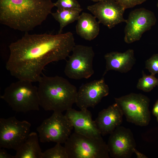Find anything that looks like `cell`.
Segmentation results:
<instances>
[{
  "instance_id": "cell-1",
  "label": "cell",
  "mask_w": 158,
  "mask_h": 158,
  "mask_svg": "<svg viewBox=\"0 0 158 158\" xmlns=\"http://www.w3.org/2000/svg\"><path fill=\"white\" fill-rule=\"evenodd\" d=\"M75 45L70 32L56 35L26 32L9 45L6 67L18 80L38 82L44 67L50 63L65 60Z\"/></svg>"
},
{
  "instance_id": "cell-2",
  "label": "cell",
  "mask_w": 158,
  "mask_h": 158,
  "mask_svg": "<svg viewBox=\"0 0 158 158\" xmlns=\"http://www.w3.org/2000/svg\"><path fill=\"white\" fill-rule=\"evenodd\" d=\"M54 6L51 0H0V22L28 32L41 25Z\"/></svg>"
},
{
  "instance_id": "cell-3",
  "label": "cell",
  "mask_w": 158,
  "mask_h": 158,
  "mask_svg": "<svg viewBox=\"0 0 158 158\" xmlns=\"http://www.w3.org/2000/svg\"><path fill=\"white\" fill-rule=\"evenodd\" d=\"M38 82L40 105L45 111L62 113L75 103L78 90L66 79L44 75Z\"/></svg>"
},
{
  "instance_id": "cell-4",
  "label": "cell",
  "mask_w": 158,
  "mask_h": 158,
  "mask_svg": "<svg viewBox=\"0 0 158 158\" xmlns=\"http://www.w3.org/2000/svg\"><path fill=\"white\" fill-rule=\"evenodd\" d=\"M18 80L5 89L0 98L17 112L39 111L40 105L37 87L30 81Z\"/></svg>"
},
{
  "instance_id": "cell-5",
  "label": "cell",
  "mask_w": 158,
  "mask_h": 158,
  "mask_svg": "<svg viewBox=\"0 0 158 158\" xmlns=\"http://www.w3.org/2000/svg\"><path fill=\"white\" fill-rule=\"evenodd\" d=\"M68 158H109L107 144L102 137L92 138L75 132L64 143Z\"/></svg>"
},
{
  "instance_id": "cell-6",
  "label": "cell",
  "mask_w": 158,
  "mask_h": 158,
  "mask_svg": "<svg viewBox=\"0 0 158 158\" xmlns=\"http://www.w3.org/2000/svg\"><path fill=\"white\" fill-rule=\"evenodd\" d=\"M114 100L128 122L141 126L149 124L151 119L150 99L147 96L140 93H130L115 98Z\"/></svg>"
},
{
  "instance_id": "cell-7",
  "label": "cell",
  "mask_w": 158,
  "mask_h": 158,
  "mask_svg": "<svg viewBox=\"0 0 158 158\" xmlns=\"http://www.w3.org/2000/svg\"><path fill=\"white\" fill-rule=\"evenodd\" d=\"M72 52L65 67V75L75 80L91 77L94 73L93 61L95 54L92 47L75 45Z\"/></svg>"
},
{
  "instance_id": "cell-8",
  "label": "cell",
  "mask_w": 158,
  "mask_h": 158,
  "mask_svg": "<svg viewBox=\"0 0 158 158\" xmlns=\"http://www.w3.org/2000/svg\"><path fill=\"white\" fill-rule=\"evenodd\" d=\"M72 123L62 112H53L49 117L44 120L36 130L40 141L64 143L71 134Z\"/></svg>"
},
{
  "instance_id": "cell-9",
  "label": "cell",
  "mask_w": 158,
  "mask_h": 158,
  "mask_svg": "<svg viewBox=\"0 0 158 158\" xmlns=\"http://www.w3.org/2000/svg\"><path fill=\"white\" fill-rule=\"evenodd\" d=\"M31 125L15 116L0 118V147L17 151L30 133Z\"/></svg>"
},
{
  "instance_id": "cell-10",
  "label": "cell",
  "mask_w": 158,
  "mask_h": 158,
  "mask_svg": "<svg viewBox=\"0 0 158 158\" xmlns=\"http://www.w3.org/2000/svg\"><path fill=\"white\" fill-rule=\"evenodd\" d=\"M156 22L154 13L144 8L132 11L126 20L124 41L129 44L139 40L142 34L150 30Z\"/></svg>"
},
{
  "instance_id": "cell-11",
  "label": "cell",
  "mask_w": 158,
  "mask_h": 158,
  "mask_svg": "<svg viewBox=\"0 0 158 158\" xmlns=\"http://www.w3.org/2000/svg\"><path fill=\"white\" fill-rule=\"evenodd\" d=\"M110 135L107 144L110 156L114 158L131 157L136 145L131 130L119 126Z\"/></svg>"
},
{
  "instance_id": "cell-12",
  "label": "cell",
  "mask_w": 158,
  "mask_h": 158,
  "mask_svg": "<svg viewBox=\"0 0 158 158\" xmlns=\"http://www.w3.org/2000/svg\"><path fill=\"white\" fill-rule=\"evenodd\" d=\"M87 9L100 23L110 29L126 21L123 17L125 9L114 0H102L88 6Z\"/></svg>"
},
{
  "instance_id": "cell-13",
  "label": "cell",
  "mask_w": 158,
  "mask_h": 158,
  "mask_svg": "<svg viewBox=\"0 0 158 158\" xmlns=\"http://www.w3.org/2000/svg\"><path fill=\"white\" fill-rule=\"evenodd\" d=\"M109 93V87L102 77L81 85L77 91L75 104L81 110L94 108Z\"/></svg>"
},
{
  "instance_id": "cell-14",
  "label": "cell",
  "mask_w": 158,
  "mask_h": 158,
  "mask_svg": "<svg viewBox=\"0 0 158 158\" xmlns=\"http://www.w3.org/2000/svg\"><path fill=\"white\" fill-rule=\"evenodd\" d=\"M65 115L72 123L74 132L90 137H102L91 112L87 109L78 111L71 108L66 111Z\"/></svg>"
},
{
  "instance_id": "cell-15",
  "label": "cell",
  "mask_w": 158,
  "mask_h": 158,
  "mask_svg": "<svg viewBox=\"0 0 158 158\" xmlns=\"http://www.w3.org/2000/svg\"><path fill=\"white\" fill-rule=\"evenodd\" d=\"M123 115L121 108L115 102L99 112L95 121L101 135L110 134L120 126Z\"/></svg>"
},
{
  "instance_id": "cell-16",
  "label": "cell",
  "mask_w": 158,
  "mask_h": 158,
  "mask_svg": "<svg viewBox=\"0 0 158 158\" xmlns=\"http://www.w3.org/2000/svg\"><path fill=\"white\" fill-rule=\"evenodd\" d=\"M104 58L106 66L103 76L110 70L127 73L132 69L135 61L134 51L131 49L123 53L112 51L107 53L104 55Z\"/></svg>"
},
{
  "instance_id": "cell-17",
  "label": "cell",
  "mask_w": 158,
  "mask_h": 158,
  "mask_svg": "<svg viewBox=\"0 0 158 158\" xmlns=\"http://www.w3.org/2000/svg\"><path fill=\"white\" fill-rule=\"evenodd\" d=\"M95 16L86 12L80 15L76 26L77 34L82 38L88 41L95 39L99 35L100 23L97 21Z\"/></svg>"
},
{
  "instance_id": "cell-18",
  "label": "cell",
  "mask_w": 158,
  "mask_h": 158,
  "mask_svg": "<svg viewBox=\"0 0 158 158\" xmlns=\"http://www.w3.org/2000/svg\"><path fill=\"white\" fill-rule=\"evenodd\" d=\"M16 151L14 158H42V152L37 134L35 132L30 133L26 140Z\"/></svg>"
},
{
  "instance_id": "cell-19",
  "label": "cell",
  "mask_w": 158,
  "mask_h": 158,
  "mask_svg": "<svg viewBox=\"0 0 158 158\" xmlns=\"http://www.w3.org/2000/svg\"><path fill=\"white\" fill-rule=\"evenodd\" d=\"M82 10L58 9L51 14L60 25L59 33H61L63 28L68 24L77 20Z\"/></svg>"
},
{
  "instance_id": "cell-20",
  "label": "cell",
  "mask_w": 158,
  "mask_h": 158,
  "mask_svg": "<svg viewBox=\"0 0 158 158\" xmlns=\"http://www.w3.org/2000/svg\"><path fill=\"white\" fill-rule=\"evenodd\" d=\"M158 86V79L154 75H147L142 71V77L138 80L137 87L144 92L150 91L154 87Z\"/></svg>"
},
{
  "instance_id": "cell-21",
  "label": "cell",
  "mask_w": 158,
  "mask_h": 158,
  "mask_svg": "<svg viewBox=\"0 0 158 158\" xmlns=\"http://www.w3.org/2000/svg\"><path fill=\"white\" fill-rule=\"evenodd\" d=\"M42 158H68V156L65 147L56 143L53 147L42 152Z\"/></svg>"
},
{
  "instance_id": "cell-22",
  "label": "cell",
  "mask_w": 158,
  "mask_h": 158,
  "mask_svg": "<svg viewBox=\"0 0 158 158\" xmlns=\"http://www.w3.org/2000/svg\"><path fill=\"white\" fill-rule=\"evenodd\" d=\"M54 5L58 9H82L76 0H57Z\"/></svg>"
},
{
  "instance_id": "cell-23",
  "label": "cell",
  "mask_w": 158,
  "mask_h": 158,
  "mask_svg": "<svg viewBox=\"0 0 158 158\" xmlns=\"http://www.w3.org/2000/svg\"><path fill=\"white\" fill-rule=\"evenodd\" d=\"M145 68L148 70L151 74L155 75L158 73V54H154L145 63Z\"/></svg>"
},
{
  "instance_id": "cell-24",
  "label": "cell",
  "mask_w": 158,
  "mask_h": 158,
  "mask_svg": "<svg viewBox=\"0 0 158 158\" xmlns=\"http://www.w3.org/2000/svg\"><path fill=\"white\" fill-rule=\"evenodd\" d=\"M122 6L125 9L134 7L140 4L147 0H114Z\"/></svg>"
},
{
  "instance_id": "cell-25",
  "label": "cell",
  "mask_w": 158,
  "mask_h": 158,
  "mask_svg": "<svg viewBox=\"0 0 158 158\" xmlns=\"http://www.w3.org/2000/svg\"><path fill=\"white\" fill-rule=\"evenodd\" d=\"M0 158H14V156L8 154L4 149H0Z\"/></svg>"
},
{
  "instance_id": "cell-26",
  "label": "cell",
  "mask_w": 158,
  "mask_h": 158,
  "mask_svg": "<svg viewBox=\"0 0 158 158\" xmlns=\"http://www.w3.org/2000/svg\"><path fill=\"white\" fill-rule=\"evenodd\" d=\"M152 113L156 118L158 117V99L155 102L153 106Z\"/></svg>"
},
{
  "instance_id": "cell-27",
  "label": "cell",
  "mask_w": 158,
  "mask_h": 158,
  "mask_svg": "<svg viewBox=\"0 0 158 158\" xmlns=\"http://www.w3.org/2000/svg\"><path fill=\"white\" fill-rule=\"evenodd\" d=\"M133 152L136 155L137 157L138 158H146L147 157L144 154L141 153L138 151L136 148L133 150Z\"/></svg>"
},
{
  "instance_id": "cell-28",
  "label": "cell",
  "mask_w": 158,
  "mask_h": 158,
  "mask_svg": "<svg viewBox=\"0 0 158 158\" xmlns=\"http://www.w3.org/2000/svg\"><path fill=\"white\" fill-rule=\"evenodd\" d=\"M91 0L92 1H93V2H99L102 0Z\"/></svg>"
},
{
  "instance_id": "cell-29",
  "label": "cell",
  "mask_w": 158,
  "mask_h": 158,
  "mask_svg": "<svg viewBox=\"0 0 158 158\" xmlns=\"http://www.w3.org/2000/svg\"><path fill=\"white\" fill-rule=\"evenodd\" d=\"M157 121L158 123V117L157 118Z\"/></svg>"
},
{
  "instance_id": "cell-30",
  "label": "cell",
  "mask_w": 158,
  "mask_h": 158,
  "mask_svg": "<svg viewBox=\"0 0 158 158\" xmlns=\"http://www.w3.org/2000/svg\"><path fill=\"white\" fill-rule=\"evenodd\" d=\"M157 7L158 8V3H157Z\"/></svg>"
}]
</instances>
